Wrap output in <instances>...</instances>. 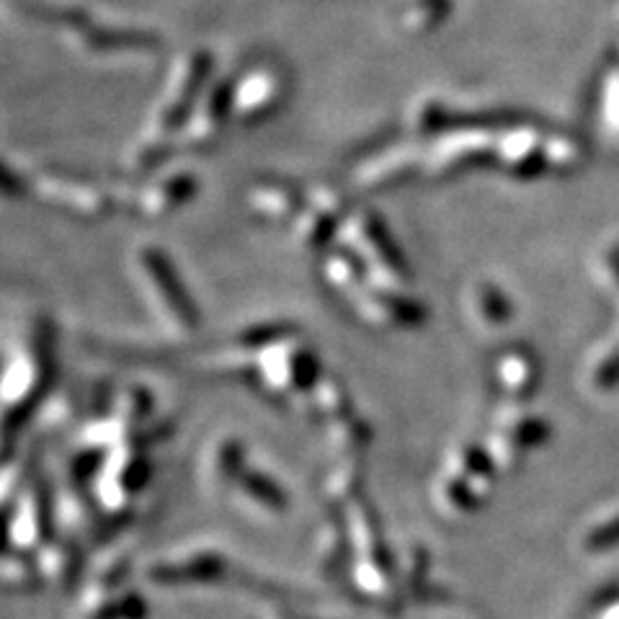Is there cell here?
Instances as JSON below:
<instances>
[{
	"instance_id": "1",
	"label": "cell",
	"mask_w": 619,
	"mask_h": 619,
	"mask_svg": "<svg viewBox=\"0 0 619 619\" xmlns=\"http://www.w3.org/2000/svg\"><path fill=\"white\" fill-rule=\"evenodd\" d=\"M619 545V516L617 519L607 521V525L596 527L594 532L586 536V549H609Z\"/></svg>"
},
{
	"instance_id": "2",
	"label": "cell",
	"mask_w": 619,
	"mask_h": 619,
	"mask_svg": "<svg viewBox=\"0 0 619 619\" xmlns=\"http://www.w3.org/2000/svg\"><path fill=\"white\" fill-rule=\"evenodd\" d=\"M617 380H619V349L596 369V384H602V388H611Z\"/></svg>"
}]
</instances>
